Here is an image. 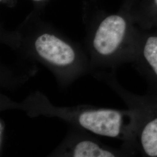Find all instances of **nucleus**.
<instances>
[{"instance_id": "obj_9", "label": "nucleus", "mask_w": 157, "mask_h": 157, "mask_svg": "<svg viewBox=\"0 0 157 157\" xmlns=\"http://www.w3.org/2000/svg\"><path fill=\"white\" fill-rule=\"evenodd\" d=\"M6 134V124L5 121L2 118L0 119V152L1 155L4 150Z\"/></svg>"}, {"instance_id": "obj_3", "label": "nucleus", "mask_w": 157, "mask_h": 157, "mask_svg": "<svg viewBox=\"0 0 157 157\" xmlns=\"http://www.w3.org/2000/svg\"><path fill=\"white\" fill-rule=\"evenodd\" d=\"M83 4L84 48L91 71H115L132 63L137 26L129 12L121 6L115 13H108L93 0H84Z\"/></svg>"}, {"instance_id": "obj_6", "label": "nucleus", "mask_w": 157, "mask_h": 157, "mask_svg": "<svg viewBox=\"0 0 157 157\" xmlns=\"http://www.w3.org/2000/svg\"><path fill=\"white\" fill-rule=\"evenodd\" d=\"M132 63L145 78L151 91L157 92V28L137 26Z\"/></svg>"}, {"instance_id": "obj_8", "label": "nucleus", "mask_w": 157, "mask_h": 157, "mask_svg": "<svg viewBox=\"0 0 157 157\" xmlns=\"http://www.w3.org/2000/svg\"><path fill=\"white\" fill-rule=\"evenodd\" d=\"M33 2L34 11L39 14H41L44 11L45 6H47L51 0H31Z\"/></svg>"}, {"instance_id": "obj_10", "label": "nucleus", "mask_w": 157, "mask_h": 157, "mask_svg": "<svg viewBox=\"0 0 157 157\" xmlns=\"http://www.w3.org/2000/svg\"><path fill=\"white\" fill-rule=\"evenodd\" d=\"M0 2L2 4L10 8L14 7L17 4V0H0Z\"/></svg>"}, {"instance_id": "obj_7", "label": "nucleus", "mask_w": 157, "mask_h": 157, "mask_svg": "<svg viewBox=\"0 0 157 157\" xmlns=\"http://www.w3.org/2000/svg\"><path fill=\"white\" fill-rule=\"evenodd\" d=\"M121 6L129 12L140 28H157V0H128Z\"/></svg>"}, {"instance_id": "obj_5", "label": "nucleus", "mask_w": 157, "mask_h": 157, "mask_svg": "<svg viewBox=\"0 0 157 157\" xmlns=\"http://www.w3.org/2000/svg\"><path fill=\"white\" fill-rule=\"evenodd\" d=\"M93 134L73 127L62 142L48 157H128L129 154L119 149L101 143Z\"/></svg>"}, {"instance_id": "obj_2", "label": "nucleus", "mask_w": 157, "mask_h": 157, "mask_svg": "<svg viewBox=\"0 0 157 157\" xmlns=\"http://www.w3.org/2000/svg\"><path fill=\"white\" fill-rule=\"evenodd\" d=\"M1 111L21 110L31 118L44 116L59 118L78 129L94 135L117 139L124 142L122 148L135 155V116L130 109L118 110L88 105L57 107L39 91L31 93L22 101H12L1 95Z\"/></svg>"}, {"instance_id": "obj_1", "label": "nucleus", "mask_w": 157, "mask_h": 157, "mask_svg": "<svg viewBox=\"0 0 157 157\" xmlns=\"http://www.w3.org/2000/svg\"><path fill=\"white\" fill-rule=\"evenodd\" d=\"M0 41L23 60L47 67L62 88L92 72L84 47L42 20L33 10L13 30L1 23Z\"/></svg>"}, {"instance_id": "obj_4", "label": "nucleus", "mask_w": 157, "mask_h": 157, "mask_svg": "<svg viewBox=\"0 0 157 157\" xmlns=\"http://www.w3.org/2000/svg\"><path fill=\"white\" fill-rule=\"evenodd\" d=\"M94 76L109 86L124 102L135 119L133 150L142 156L157 157V92L137 95L124 88L111 72L97 71Z\"/></svg>"}]
</instances>
